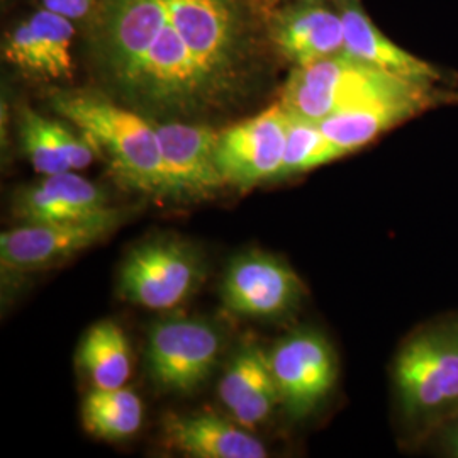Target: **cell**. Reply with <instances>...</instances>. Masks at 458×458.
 <instances>
[{
  "label": "cell",
  "mask_w": 458,
  "mask_h": 458,
  "mask_svg": "<svg viewBox=\"0 0 458 458\" xmlns=\"http://www.w3.org/2000/svg\"><path fill=\"white\" fill-rule=\"evenodd\" d=\"M268 0H100L83 56L100 90L155 123L238 109L277 53Z\"/></svg>",
  "instance_id": "1"
},
{
  "label": "cell",
  "mask_w": 458,
  "mask_h": 458,
  "mask_svg": "<svg viewBox=\"0 0 458 458\" xmlns=\"http://www.w3.org/2000/svg\"><path fill=\"white\" fill-rule=\"evenodd\" d=\"M391 376L403 442L421 450L458 416V311L414 327L394 357Z\"/></svg>",
  "instance_id": "2"
},
{
  "label": "cell",
  "mask_w": 458,
  "mask_h": 458,
  "mask_svg": "<svg viewBox=\"0 0 458 458\" xmlns=\"http://www.w3.org/2000/svg\"><path fill=\"white\" fill-rule=\"evenodd\" d=\"M51 109L102 151L119 183L145 196L165 197L162 148L155 123L100 89H58Z\"/></svg>",
  "instance_id": "3"
},
{
  "label": "cell",
  "mask_w": 458,
  "mask_h": 458,
  "mask_svg": "<svg viewBox=\"0 0 458 458\" xmlns=\"http://www.w3.org/2000/svg\"><path fill=\"white\" fill-rule=\"evenodd\" d=\"M426 85L438 83L411 82L359 62L344 51L311 65L293 68L278 102L291 114L321 123L338 111L412 94Z\"/></svg>",
  "instance_id": "4"
},
{
  "label": "cell",
  "mask_w": 458,
  "mask_h": 458,
  "mask_svg": "<svg viewBox=\"0 0 458 458\" xmlns=\"http://www.w3.org/2000/svg\"><path fill=\"white\" fill-rule=\"evenodd\" d=\"M204 277V260L194 246L158 238L130 251L121 265L117 289L131 304L166 311L196 294Z\"/></svg>",
  "instance_id": "5"
},
{
  "label": "cell",
  "mask_w": 458,
  "mask_h": 458,
  "mask_svg": "<svg viewBox=\"0 0 458 458\" xmlns=\"http://www.w3.org/2000/svg\"><path fill=\"white\" fill-rule=\"evenodd\" d=\"M128 214V209L109 208L75 221L21 223L0 234L2 270L21 274L66 262L111 236Z\"/></svg>",
  "instance_id": "6"
},
{
  "label": "cell",
  "mask_w": 458,
  "mask_h": 458,
  "mask_svg": "<svg viewBox=\"0 0 458 458\" xmlns=\"http://www.w3.org/2000/svg\"><path fill=\"white\" fill-rule=\"evenodd\" d=\"M223 350L217 327L197 318H168L149 327L148 374L164 391L191 394L213 374Z\"/></svg>",
  "instance_id": "7"
},
{
  "label": "cell",
  "mask_w": 458,
  "mask_h": 458,
  "mask_svg": "<svg viewBox=\"0 0 458 458\" xmlns=\"http://www.w3.org/2000/svg\"><path fill=\"white\" fill-rule=\"evenodd\" d=\"M280 404L293 420H304L321 408L338 382V359L327 336L301 327L268 350Z\"/></svg>",
  "instance_id": "8"
},
{
  "label": "cell",
  "mask_w": 458,
  "mask_h": 458,
  "mask_svg": "<svg viewBox=\"0 0 458 458\" xmlns=\"http://www.w3.org/2000/svg\"><path fill=\"white\" fill-rule=\"evenodd\" d=\"M223 306L251 319H280L297 311L306 285L294 268L272 253L245 251L229 262L221 280Z\"/></svg>",
  "instance_id": "9"
},
{
  "label": "cell",
  "mask_w": 458,
  "mask_h": 458,
  "mask_svg": "<svg viewBox=\"0 0 458 458\" xmlns=\"http://www.w3.org/2000/svg\"><path fill=\"white\" fill-rule=\"evenodd\" d=\"M289 113L276 102L253 117L219 130L217 166L226 185L250 189L277 181L285 155Z\"/></svg>",
  "instance_id": "10"
},
{
  "label": "cell",
  "mask_w": 458,
  "mask_h": 458,
  "mask_svg": "<svg viewBox=\"0 0 458 458\" xmlns=\"http://www.w3.org/2000/svg\"><path fill=\"white\" fill-rule=\"evenodd\" d=\"M155 128L162 148L165 199L202 200L226 185L216 160L219 131L211 124L162 121Z\"/></svg>",
  "instance_id": "11"
},
{
  "label": "cell",
  "mask_w": 458,
  "mask_h": 458,
  "mask_svg": "<svg viewBox=\"0 0 458 458\" xmlns=\"http://www.w3.org/2000/svg\"><path fill=\"white\" fill-rule=\"evenodd\" d=\"M268 36L293 68L344 51V19L333 0H282L268 13Z\"/></svg>",
  "instance_id": "12"
},
{
  "label": "cell",
  "mask_w": 458,
  "mask_h": 458,
  "mask_svg": "<svg viewBox=\"0 0 458 458\" xmlns=\"http://www.w3.org/2000/svg\"><path fill=\"white\" fill-rule=\"evenodd\" d=\"M457 100L458 92L452 85H426L412 94L380 98L338 111L318 124L327 140L346 157L412 117Z\"/></svg>",
  "instance_id": "13"
},
{
  "label": "cell",
  "mask_w": 458,
  "mask_h": 458,
  "mask_svg": "<svg viewBox=\"0 0 458 458\" xmlns=\"http://www.w3.org/2000/svg\"><path fill=\"white\" fill-rule=\"evenodd\" d=\"M75 36L73 21L39 7L5 33L2 58L33 79L70 81L73 75L72 47Z\"/></svg>",
  "instance_id": "14"
},
{
  "label": "cell",
  "mask_w": 458,
  "mask_h": 458,
  "mask_svg": "<svg viewBox=\"0 0 458 458\" xmlns=\"http://www.w3.org/2000/svg\"><path fill=\"white\" fill-rule=\"evenodd\" d=\"M344 19V53L367 65L411 82L445 83L446 72L399 48L365 13L361 0H333Z\"/></svg>",
  "instance_id": "15"
},
{
  "label": "cell",
  "mask_w": 458,
  "mask_h": 458,
  "mask_svg": "<svg viewBox=\"0 0 458 458\" xmlns=\"http://www.w3.org/2000/svg\"><path fill=\"white\" fill-rule=\"evenodd\" d=\"M217 395L238 425L250 429L267 421L280 403L268 352L253 342L236 350L217 384Z\"/></svg>",
  "instance_id": "16"
},
{
  "label": "cell",
  "mask_w": 458,
  "mask_h": 458,
  "mask_svg": "<svg viewBox=\"0 0 458 458\" xmlns=\"http://www.w3.org/2000/svg\"><path fill=\"white\" fill-rule=\"evenodd\" d=\"M17 140L24 157L39 175L83 170L94 164L98 148L64 121L36 113L30 106L17 107Z\"/></svg>",
  "instance_id": "17"
},
{
  "label": "cell",
  "mask_w": 458,
  "mask_h": 458,
  "mask_svg": "<svg viewBox=\"0 0 458 458\" xmlns=\"http://www.w3.org/2000/svg\"><path fill=\"white\" fill-rule=\"evenodd\" d=\"M109 208L106 192L75 172L43 175L41 181L21 189L14 200V214L21 223L75 221Z\"/></svg>",
  "instance_id": "18"
},
{
  "label": "cell",
  "mask_w": 458,
  "mask_h": 458,
  "mask_svg": "<svg viewBox=\"0 0 458 458\" xmlns=\"http://www.w3.org/2000/svg\"><path fill=\"white\" fill-rule=\"evenodd\" d=\"M166 445L185 457L263 458L267 448L245 426L216 414L166 416Z\"/></svg>",
  "instance_id": "19"
},
{
  "label": "cell",
  "mask_w": 458,
  "mask_h": 458,
  "mask_svg": "<svg viewBox=\"0 0 458 458\" xmlns=\"http://www.w3.org/2000/svg\"><path fill=\"white\" fill-rule=\"evenodd\" d=\"M77 359L98 389L124 387L131 376L130 342L113 321H98L85 333Z\"/></svg>",
  "instance_id": "20"
},
{
  "label": "cell",
  "mask_w": 458,
  "mask_h": 458,
  "mask_svg": "<svg viewBox=\"0 0 458 458\" xmlns=\"http://www.w3.org/2000/svg\"><path fill=\"white\" fill-rule=\"evenodd\" d=\"M83 428L98 440L119 442L138 433L143 423V403L130 387L98 389L83 397Z\"/></svg>",
  "instance_id": "21"
},
{
  "label": "cell",
  "mask_w": 458,
  "mask_h": 458,
  "mask_svg": "<svg viewBox=\"0 0 458 458\" xmlns=\"http://www.w3.org/2000/svg\"><path fill=\"white\" fill-rule=\"evenodd\" d=\"M344 158L318 123L289 113L285 155L277 181H285Z\"/></svg>",
  "instance_id": "22"
},
{
  "label": "cell",
  "mask_w": 458,
  "mask_h": 458,
  "mask_svg": "<svg viewBox=\"0 0 458 458\" xmlns=\"http://www.w3.org/2000/svg\"><path fill=\"white\" fill-rule=\"evenodd\" d=\"M100 0H39L43 9L56 13L60 16L68 17L73 22L87 21L98 9Z\"/></svg>",
  "instance_id": "23"
},
{
  "label": "cell",
  "mask_w": 458,
  "mask_h": 458,
  "mask_svg": "<svg viewBox=\"0 0 458 458\" xmlns=\"http://www.w3.org/2000/svg\"><path fill=\"white\" fill-rule=\"evenodd\" d=\"M425 448L443 457L458 458V416L438 429Z\"/></svg>",
  "instance_id": "24"
},
{
  "label": "cell",
  "mask_w": 458,
  "mask_h": 458,
  "mask_svg": "<svg viewBox=\"0 0 458 458\" xmlns=\"http://www.w3.org/2000/svg\"><path fill=\"white\" fill-rule=\"evenodd\" d=\"M268 2H270L272 5H276V2H277V0H268Z\"/></svg>",
  "instance_id": "25"
},
{
  "label": "cell",
  "mask_w": 458,
  "mask_h": 458,
  "mask_svg": "<svg viewBox=\"0 0 458 458\" xmlns=\"http://www.w3.org/2000/svg\"><path fill=\"white\" fill-rule=\"evenodd\" d=\"M278 2H282V0H277V2H276V4H278Z\"/></svg>",
  "instance_id": "26"
},
{
  "label": "cell",
  "mask_w": 458,
  "mask_h": 458,
  "mask_svg": "<svg viewBox=\"0 0 458 458\" xmlns=\"http://www.w3.org/2000/svg\"><path fill=\"white\" fill-rule=\"evenodd\" d=\"M4 2H7V0H4Z\"/></svg>",
  "instance_id": "27"
}]
</instances>
